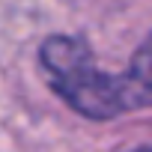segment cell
Instances as JSON below:
<instances>
[{"label": "cell", "mask_w": 152, "mask_h": 152, "mask_svg": "<svg viewBox=\"0 0 152 152\" xmlns=\"http://www.w3.org/2000/svg\"><path fill=\"white\" fill-rule=\"evenodd\" d=\"M51 90L87 119H110L131 110L122 75H107L96 66L93 48L78 36H48L39 51Z\"/></svg>", "instance_id": "1"}, {"label": "cell", "mask_w": 152, "mask_h": 152, "mask_svg": "<svg viewBox=\"0 0 152 152\" xmlns=\"http://www.w3.org/2000/svg\"><path fill=\"white\" fill-rule=\"evenodd\" d=\"M122 78H125L131 107H152V33L134 51L131 66H128V72Z\"/></svg>", "instance_id": "2"}, {"label": "cell", "mask_w": 152, "mask_h": 152, "mask_svg": "<svg viewBox=\"0 0 152 152\" xmlns=\"http://www.w3.org/2000/svg\"><path fill=\"white\" fill-rule=\"evenodd\" d=\"M137 152H152V149H137Z\"/></svg>", "instance_id": "3"}]
</instances>
